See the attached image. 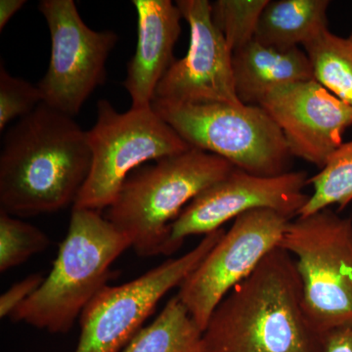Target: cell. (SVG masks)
Returning <instances> with one entry per match:
<instances>
[{
    "label": "cell",
    "mask_w": 352,
    "mask_h": 352,
    "mask_svg": "<svg viewBox=\"0 0 352 352\" xmlns=\"http://www.w3.org/2000/svg\"><path fill=\"white\" fill-rule=\"evenodd\" d=\"M92 164L87 131L41 103L7 129L0 151V212L31 217L75 205Z\"/></svg>",
    "instance_id": "6da1fadb"
},
{
    "label": "cell",
    "mask_w": 352,
    "mask_h": 352,
    "mask_svg": "<svg viewBox=\"0 0 352 352\" xmlns=\"http://www.w3.org/2000/svg\"><path fill=\"white\" fill-rule=\"evenodd\" d=\"M201 352H325L291 254L275 248L229 292L204 330Z\"/></svg>",
    "instance_id": "7a4b0ae2"
},
{
    "label": "cell",
    "mask_w": 352,
    "mask_h": 352,
    "mask_svg": "<svg viewBox=\"0 0 352 352\" xmlns=\"http://www.w3.org/2000/svg\"><path fill=\"white\" fill-rule=\"evenodd\" d=\"M131 248L129 238L100 212L73 208L50 275L9 318L51 333H68L107 286L113 263Z\"/></svg>",
    "instance_id": "3957f363"
},
{
    "label": "cell",
    "mask_w": 352,
    "mask_h": 352,
    "mask_svg": "<svg viewBox=\"0 0 352 352\" xmlns=\"http://www.w3.org/2000/svg\"><path fill=\"white\" fill-rule=\"evenodd\" d=\"M235 168L217 155L190 148L132 171L105 217L139 256H166L171 224L190 201Z\"/></svg>",
    "instance_id": "277c9868"
},
{
    "label": "cell",
    "mask_w": 352,
    "mask_h": 352,
    "mask_svg": "<svg viewBox=\"0 0 352 352\" xmlns=\"http://www.w3.org/2000/svg\"><path fill=\"white\" fill-rule=\"evenodd\" d=\"M279 247L295 258L303 305L322 337L352 325V219L325 208L289 221Z\"/></svg>",
    "instance_id": "5b68a950"
},
{
    "label": "cell",
    "mask_w": 352,
    "mask_h": 352,
    "mask_svg": "<svg viewBox=\"0 0 352 352\" xmlns=\"http://www.w3.org/2000/svg\"><path fill=\"white\" fill-rule=\"evenodd\" d=\"M152 108L191 148L217 155L261 176L288 173L283 133L259 105L180 104L154 100Z\"/></svg>",
    "instance_id": "8992f818"
},
{
    "label": "cell",
    "mask_w": 352,
    "mask_h": 352,
    "mask_svg": "<svg viewBox=\"0 0 352 352\" xmlns=\"http://www.w3.org/2000/svg\"><path fill=\"white\" fill-rule=\"evenodd\" d=\"M87 136L91 170L73 208L98 212L112 205L126 178L141 164L191 148L152 106L120 113L106 99L97 103L96 122Z\"/></svg>",
    "instance_id": "52a82bcc"
},
{
    "label": "cell",
    "mask_w": 352,
    "mask_h": 352,
    "mask_svg": "<svg viewBox=\"0 0 352 352\" xmlns=\"http://www.w3.org/2000/svg\"><path fill=\"white\" fill-rule=\"evenodd\" d=\"M224 233L221 228L208 234L191 251L168 259L131 282L104 287L80 315L75 352H122L160 300L184 282Z\"/></svg>",
    "instance_id": "ba28073f"
},
{
    "label": "cell",
    "mask_w": 352,
    "mask_h": 352,
    "mask_svg": "<svg viewBox=\"0 0 352 352\" xmlns=\"http://www.w3.org/2000/svg\"><path fill=\"white\" fill-rule=\"evenodd\" d=\"M38 9L47 23L51 55L38 82L43 103L74 118L107 78L106 64L119 41L113 31L85 24L73 0H43Z\"/></svg>",
    "instance_id": "9c48e42d"
},
{
    "label": "cell",
    "mask_w": 352,
    "mask_h": 352,
    "mask_svg": "<svg viewBox=\"0 0 352 352\" xmlns=\"http://www.w3.org/2000/svg\"><path fill=\"white\" fill-rule=\"evenodd\" d=\"M291 220L266 208L240 215L180 285L178 298L203 332L229 292L251 275L268 252L279 247Z\"/></svg>",
    "instance_id": "30bf717a"
},
{
    "label": "cell",
    "mask_w": 352,
    "mask_h": 352,
    "mask_svg": "<svg viewBox=\"0 0 352 352\" xmlns=\"http://www.w3.org/2000/svg\"><path fill=\"white\" fill-rule=\"evenodd\" d=\"M308 179L305 171L261 176L234 168L190 201L171 224L166 256L175 254L190 236L214 232L252 210L266 208L289 219L298 217L309 199L305 193Z\"/></svg>",
    "instance_id": "8fae6325"
},
{
    "label": "cell",
    "mask_w": 352,
    "mask_h": 352,
    "mask_svg": "<svg viewBox=\"0 0 352 352\" xmlns=\"http://www.w3.org/2000/svg\"><path fill=\"white\" fill-rule=\"evenodd\" d=\"M175 3L189 25L188 51L162 78L154 100L243 105L236 94L233 53L212 22V2L177 0Z\"/></svg>",
    "instance_id": "7c38bea8"
},
{
    "label": "cell",
    "mask_w": 352,
    "mask_h": 352,
    "mask_svg": "<svg viewBox=\"0 0 352 352\" xmlns=\"http://www.w3.org/2000/svg\"><path fill=\"white\" fill-rule=\"evenodd\" d=\"M283 133L292 157L321 170L352 126V108L315 80L277 88L259 103Z\"/></svg>",
    "instance_id": "4fadbf2b"
},
{
    "label": "cell",
    "mask_w": 352,
    "mask_h": 352,
    "mask_svg": "<svg viewBox=\"0 0 352 352\" xmlns=\"http://www.w3.org/2000/svg\"><path fill=\"white\" fill-rule=\"evenodd\" d=\"M138 14V44L122 82L131 108L152 106L156 89L175 63L173 50L182 34V11L170 0H133Z\"/></svg>",
    "instance_id": "5bb4252c"
},
{
    "label": "cell",
    "mask_w": 352,
    "mask_h": 352,
    "mask_svg": "<svg viewBox=\"0 0 352 352\" xmlns=\"http://www.w3.org/2000/svg\"><path fill=\"white\" fill-rule=\"evenodd\" d=\"M232 68L236 94L245 105H259L277 88L314 80L305 50H280L254 38L234 51Z\"/></svg>",
    "instance_id": "9a60e30c"
},
{
    "label": "cell",
    "mask_w": 352,
    "mask_h": 352,
    "mask_svg": "<svg viewBox=\"0 0 352 352\" xmlns=\"http://www.w3.org/2000/svg\"><path fill=\"white\" fill-rule=\"evenodd\" d=\"M329 6L328 0H270L254 39L280 50L303 47L328 29Z\"/></svg>",
    "instance_id": "2e32d148"
},
{
    "label": "cell",
    "mask_w": 352,
    "mask_h": 352,
    "mask_svg": "<svg viewBox=\"0 0 352 352\" xmlns=\"http://www.w3.org/2000/svg\"><path fill=\"white\" fill-rule=\"evenodd\" d=\"M203 331L177 296L122 352H201Z\"/></svg>",
    "instance_id": "e0dca14e"
},
{
    "label": "cell",
    "mask_w": 352,
    "mask_h": 352,
    "mask_svg": "<svg viewBox=\"0 0 352 352\" xmlns=\"http://www.w3.org/2000/svg\"><path fill=\"white\" fill-rule=\"evenodd\" d=\"M314 80L352 108V43L329 29L303 45Z\"/></svg>",
    "instance_id": "ac0fdd59"
},
{
    "label": "cell",
    "mask_w": 352,
    "mask_h": 352,
    "mask_svg": "<svg viewBox=\"0 0 352 352\" xmlns=\"http://www.w3.org/2000/svg\"><path fill=\"white\" fill-rule=\"evenodd\" d=\"M314 193L298 217H307L337 205L344 210L352 201V140L342 143L317 175L309 177Z\"/></svg>",
    "instance_id": "d6986e66"
},
{
    "label": "cell",
    "mask_w": 352,
    "mask_h": 352,
    "mask_svg": "<svg viewBox=\"0 0 352 352\" xmlns=\"http://www.w3.org/2000/svg\"><path fill=\"white\" fill-rule=\"evenodd\" d=\"M270 0H217L212 18L232 53L256 36L259 18Z\"/></svg>",
    "instance_id": "ffe728a7"
},
{
    "label": "cell",
    "mask_w": 352,
    "mask_h": 352,
    "mask_svg": "<svg viewBox=\"0 0 352 352\" xmlns=\"http://www.w3.org/2000/svg\"><path fill=\"white\" fill-rule=\"evenodd\" d=\"M50 244V237L38 227L0 212V272L25 263Z\"/></svg>",
    "instance_id": "44dd1931"
},
{
    "label": "cell",
    "mask_w": 352,
    "mask_h": 352,
    "mask_svg": "<svg viewBox=\"0 0 352 352\" xmlns=\"http://www.w3.org/2000/svg\"><path fill=\"white\" fill-rule=\"evenodd\" d=\"M41 103L38 85L11 76L4 66L0 67V131L14 120L29 115Z\"/></svg>",
    "instance_id": "7402d4cb"
},
{
    "label": "cell",
    "mask_w": 352,
    "mask_h": 352,
    "mask_svg": "<svg viewBox=\"0 0 352 352\" xmlns=\"http://www.w3.org/2000/svg\"><path fill=\"white\" fill-rule=\"evenodd\" d=\"M43 281V275L34 273L11 286L0 296V317L10 316L16 308L34 295Z\"/></svg>",
    "instance_id": "603a6c76"
},
{
    "label": "cell",
    "mask_w": 352,
    "mask_h": 352,
    "mask_svg": "<svg viewBox=\"0 0 352 352\" xmlns=\"http://www.w3.org/2000/svg\"><path fill=\"white\" fill-rule=\"evenodd\" d=\"M325 352H352V325L329 333L325 338Z\"/></svg>",
    "instance_id": "cb8c5ba5"
},
{
    "label": "cell",
    "mask_w": 352,
    "mask_h": 352,
    "mask_svg": "<svg viewBox=\"0 0 352 352\" xmlns=\"http://www.w3.org/2000/svg\"><path fill=\"white\" fill-rule=\"evenodd\" d=\"M27 3L25 0H1L0 1V31L6 28L14 15Z\"/></svg>",
    "instance_id": "d4e9b609"
},
{
    "label": "cell",
    "mask_w": 352,
    "mask_h": 352,
    "mask_svg": "<svg viewBox=\"0 0 352 352\" xmlns=\"http://www.w3.org/2000/svg\"><path fill=\"white\" fill-rule=\"evenodd\" d=\"M349 41H351V43H352V32H351V36H349Z\"/></svg>",
    "instance_id": "484cf974"
}]
</instances>
